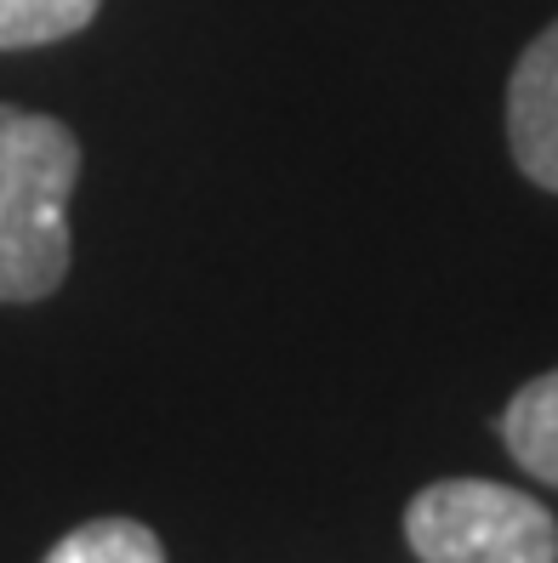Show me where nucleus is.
<instances>
[{
	"label": "nucleus",
	"mask_w": 558,
	"mask_h": 563,
	"mask_svg": "<svg viewBox=\"0 0 558 563\" xmlns=\"http://www.w3.org/2000/svg\"><path fill=\"white\" fill-rule=\"evenodd\" d=\"M46 563H166V547L138 518H91L75 536H63Z\"/></svg>",
	"instance_id": "5"
},
{
	"label": "nucleus",
	"mask_w": 558,
	"mask_h": 563,
	"mask_svg": "<svg viewBox=\"0 0 558 563\" xmlns=\"http://www.w3.org/2000/svg\"><path fill=\"white\" fill-rule=\"evenodd\" d=\"M405 541L422 563H558V523L524 489L439 478L405 507Z\"/></svg>",
	"instance_id": "2"
},
{
	"label": "nucleus",
	"mask_w": 558,
	"mask_h": 563,
	"mask_svg": "<svg viewBox=\"0 0 558 563\" xmlns=\"http://www.w3.org/2000/svg\"><path fill=\"white\" fill-rule=\"evenodd\" d=\"M502 439L530 478L558 489V371L524 382L502 410Z\"/></svg>",
	"instance_id": "4"
},
{
	"label": "nucleus",
	"mask_w": 558,
	"mask_h": 563,
	"mask_svg": "<svg viewBox=\"0 0 558 563\" xmlns=\"http://www.w3.org/2000/svg\"><path fill=\"white\" fill-rule=\"evenodd\" d=\"M507 148L536 188L558 194V23L518 52L507 80Z\"/></svg>",
	"instance_id": "3"
},
{
	"label": "nucleus",
	"mask_w": 558,
	"mask_h": 563,
	"mask_svg": "<svg viewBox=\"0 0 558 563\" xmlns=\"http://www.w3.org/2000/svg\"><path fill=\"white\" fill-rule=\"evenodd\" d=\"M103 0H0V52L12 46H52L97 18Z\"/></svg>",
	"instance_id": "6"
},
{
	"label": "nucleus",
	"mask_w": 558,
	"mask_h": 563,
	"mask_svg": "<svg viewBox=\"0 0 558 563\" xmlns=\"http://www.w3.org/2000/svg\"><path fill=\"white\" fill-rule=\"evenodd\" d=\"M75 131L52 114L0 109V302L52 296L69 274Z\"/></svg>",
	"instance_id": "1"
}]
</instances>
